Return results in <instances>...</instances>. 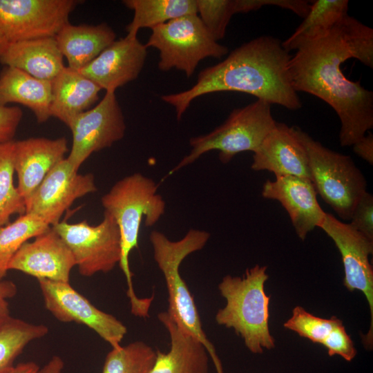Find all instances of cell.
Returning <instances> with one entry per match:
<instances>
[{"label": "cell", "instance_id": "6da1fadb", "mask_svg": "<svg viewBox=\"0 0 373 373\" xmlns=\"http://www.w3.org/2000/svg\"><path fill=\"white\" fill-rule=\"evenodd\" d=\"M341 20L325 35L298 46L289 71L296 93L312 95L334 110L341 122L339 142L346 147L373 128V93L343 73L341 64L354 57Z\"/></svg>", "mask_w": 373, "mask_h": 373}, {"label": "cell", "instance_id": "7a4b0ae2", "mask_svg": "<svg viewBox=\"0 0 373 373\" xmlns=\"http://www.w3.org/2000/svg\"><path fill=\"white\" fill-rule=\"evenodd\" d=\"M291 55L278 39L258 37L235 48L218 64L201 70L189 89L162 95L180 120L195 98L216 92H240L291 111L302 107L289 71Z\"/></svg>", "mask_w": 373, "mask_h": 373}, {"label": "cell", "instance_id": "3957f363", "mask_svg": "<svg viewBox=\"0 0 373 373\" xmlns=\"http://www.w3.org/2000/svg\"><path fill=\"white\" fill-rule=\"evenodd\" d=\"M157 185L153 180L135 173L118 180L101 198L104 212L114 218L119 230L121 259L119 265L126 279V294L131 313L142 318L149 316L154 297L140 298L135 294L128 258L131 251L138 247L143 217L145 226L152 227L165 213L166 203L157 193Z\"/></svg>", "mask_w": 373, "mask_h": 373}, {"label": "cell", "instance_id": "277c9868", "mask_svg": "<svg viewBox=\"0 0 373 373\" xmlns=\"http://www.w3.org/2000/svg\"><path fill=\"white\" fill-rule=\"evenodd\" d=\"M267 269L256 265L242 276L227 275L218 287L226 304L216 312V322L233 329L253 354L275 347L269 327L270 296L265 291L269 278Z\"/></svg>", "mask_w": 373, "mask_h": 373}, {"label": "cell", "instance_id": "5b68a950", "mask_svg": "<svg viewBox=\"0 0 373 373\" xmlns=\"http://www.w3.org/2000/svg\"><path fill=\"white\" fill-rule=\"evenodd\" d=\"M210 238L204 230L190 229L180 240H169L163 233L153 230L149 235L153 258L162 271L168 291L167 312L183 329L197 338L211 358L216 356L200 321L193 296L180 274L182 262L189 255L204 248Z\"/></svg>", "mask_w": 373, "mask_h": 373}, {"label": "cell", "instance_id": "8992f818", "mask_svg": "<svg viewBox=\"0 0 373 373\" xmlns=\"http://www.w3.org/2000/svg\"><path fill=\"white\" fill-rule=\"evenodd\" d=\"M295 132L308 157L310 180L316 193L342 220H350L367 182L350 155L334 151L298 126Z\"/></svg>", "mask_w": 373, "mask_h": 373}, {"label": "cell", "instance_id": "52a82bcc", "mask_svg": "<svg viewBox=\"0 0 373 373\" xmlns=\"http://www.w3.org/2000/svg\"><path fill=\"white\" fill-rule=\"evenodd\" d=\"M271 104L260 100L233 109L227 119L207 134L189 140L191 150L169 171L171 175L197 160L203 154L216 150L223 164L242 152L254 153L276 124Z\"/></svg>", "mask_w": 373, "mask_h": 373}, {"label": "cell", "instance_id": "ba28073f", "mask_svg": "<svg viewBox=\"0 0 373 373\" xmlns=\"http://www.w3.org/2000/svg\"><path fill=\"white\" fill-rule=\"evenodd\" d=\"M151 30L145 46L159 50L158 68L162 71L175 68L190 77L200 61L221 58L228 52L227 47L213 38L198 14L173 19Z\"/></svg>", "mask_w": 373, "mask_h": 373}, {"label": "cell", "instance_id": "9c48e42d", "mask_svg": "<svg viewBox=\"0 0 373 373\" xmlns=\"http://www.w3.org/2000/svg\"><path fill=\"white\" fill-rule=\"evenodd\" d=\"M52 227L68 247L82 276L108 273L119 263L120 233L115 220L108 213H104L103 220L97 225L86 220L77 223L63 220Z\"/></svg>", "mask_w": 373, "mask_h": 373}, {"label": "cell", "instance_id": "30bf717a", "mask_svg": "<svg viewBox=\"0 0 373 373\" xmlns=\"http://www.w3.org/2000/svg\"><path fill=\"white\" fill-rule=\"evenodd\" d=\"M80 1L0 0V28L8 43L55 37Z\"/></svg>", "mask_w": 373, "mask_h": 373}, {"label": "cell", "instance_id": "8fae6325", "mask_svg": "<svg viewBox=\"0 0 373 373\" xmlns=\"http://www.w3.org/2000/svg\"><path fill=\"white\" fill-rule=\"evenodd\" d=\"M72 145L66 157L78 171L90 155L122 140L126 124L115 91H106L102 99L76 116L68 126Z\"/></svg>", "mask_w": 373, "mask_h": 373}, {"label": "cell", "instance_id": "7c38bea8", "mask_svg": "<svg viewBox=\"0 0 373 373\" xmlns=\"http://www.w3.org/2000/svg\"><path fill=\"white\" fill-rule=\"evenodd\" d=\"M338 249L344 269L343 285L350 291H361L368 302L371 323L368 332L363 336L367 350L373 346V269L370 256L373 252V240L354 229L349 223L326 213L320 227Z\"/></svg>", "mask_w": 373, "mask_h": 373}, {"label": "cell", "instance_id": "4fadbf2b", "mask_svg": "<svg viewBox=\"0 0 373 373\" xmlns=\"http://www.w3.org/2000/svg\"><path fill=\"white\" fill-rule=\"evenodd\" d=\"M44 305L53 316L64 323L76 322L95 332L112 348L119 347L127 328L114 316L95 307L70 283L38 280Z\"/></svg>", "mask_w": 373, "mask_h": 373}, {"label": "cell", "instance_id": "5bb4252c", "mask_svg": "<svg viewBox=\"0 0 373 373\" xmlns=\"http://www.w3.org/2000/svg\"><path fill=\"white\" fill-rule=\"evenodd\" d=\"M97 190L92 173L82 174L66 158L45 177L26 202V213L34 215L52 227L73 202Z\"/></svg>", "mask_w": 373, "mask_h": 373}, {"label": "cell", "instance_id": "9a60e30c", "mask_svg": "<svg viewBox=\"0 0 373 373\" xmlns=\"http://www.w3.org/2000/svg\"><path fill=\"white\" fill-rule=\"evenodd\" d=\"M76 266L68 247L51 227L25 242L10 261L8 270H16L39 279L70 283Z\"/></svg>", "mask_w": 373, "mask_h": 373}, {"label": "cell", "instance_id": "2e32d148", "mask_svg": "<svg viewBox=\"0 0 373 373\" xmlns=\"http://www.w3.org/2000/svg\"><path fill=\"white\" fill-rule=\"evenodd\" d=\"M262 196L278 201L287 212L298 237L304 240L319 228L326 213L321 207L310 180L293 175L276 177L262 185Z\"/></svg>", "mask_w": 373, "mask_h": 373}, {"label": "cell", "instance_id": "e0dca14e", "mask_svg": "<svg viewBox=\"0 0 373 373\" xmlns=\"http://www.w3.org/2000/svg\"><path fill=\"white\" fill-rule=\"evenodd\" d=\"M147 48L137 37L115 40L95 59L78 70L102 90L115 91L137 78L147 56Z\"/></svg>", "mask_w": 373, "mask_h": 373}, {"label": "cell", "instance_id": "ac0fdd59", "mask_svg": "<svg viewBox=\"0 0 373 373\" xmlns=\"http://www.w3.org/2000/svg\"><path fill=\"white\" fill-rule=\"evenodd\" d=\"M251 168L268 171L275 177L293 175L310 180L306 150L294 126L282 122H276L254 153Z\"/></svg>", "mask_w": 373, "mask_h": 373}, {"label": "cell", "instance_id": "d6986e66", "mask_svg": "<svg viewBox=\"0 0 373 373\" xmlns=\"http://www.w3.org/2000/svg\"><path fill=\"white\" fill-rule=\"evenodd\" d=\"M68 151V142L64 137L56 139L29 137L15 141L17 188L25 203L48 173L66 158Z\"/></svg>", "mask_w": 373, "mask_h": 373}, {"label": "cell", "instance_id": "ffe728a7", "mask_svg": "<svg viewBox=\"0 0 373 373\" xmlns=\"http://www.w3.org/2000/svg\"><path fill=\"white\" fill-rule=\"evenodd\" d=\"M157 318L169 334L171 347L164 353L156 350V358L149 373H209V353L195 336L180 327L166 312Z\"/></svg>", "mask_w": 373, "mask_h": 373}, {"label": "cell", "instance_id": "44dd1931", "mask_svg": "<svg viewBox=\"0 0 373 373\" xmlns=\"http://www.w3.org/2000/svg\"><path fill=\"white\" fill-rule=\"evenodd\" d=\"M55 37L8 43L0 63L39 79L52 82L65 67Z\"/></svg>", "mask_w": 373, "mask_h": 373}, {"label": "cell", "instance_id": "7402d4cb", "mask_svg": "<svg viewBox=\"0 0 373 373\" xmlns=\"http://www.w3.org/2000/svg\"><path fill=\"white\" fill-rule=\"evenodd\" d=\"M50 117L68 127L80 113L93 107L102 88L79 71L65 66L51 82Z\"/></svg>", "mask_w": 373, "mask_h": 373}, {"label": "cell", "instance_id": "603a6c76", "mask_svg": "<svg viewBox=\"0 0 373 373\" xmlns=\"http://www.w3.org/2000/svg\"><path fill=\"white\" fill-rule=\"evenodd\" d=\"M116 34L106 23L97 25L68 23L55 37L68 67L79 70L95 59L115 40Z\"/></svg>", "mask_w": 373, "mask_h": 373}, {"label": "cell", "instance_id": "cb8c5ba5", "mask_svg": "<svg viewBox=\"0 0 373 373\" xmlns=\"http://www.w3.org/2000/svg\"><path fill=\"white\" fill-rule=\"evenodd\" d=\"M51 82L35 78L15 68L4 66L0 73V105L21 104L33 113L38 123L49 119Z\"/></svg>", "mask_w": 373, "mask_h": 373}, {"label": "cell", "instance_id": "d4e9b609", "mask_svg": "<svg viewBox=\"0 0 373 373\" xmlns=\"http://www.w3.org/2000/svg\"><path fill=\"white\" fill-rule=\"evenodd\" d=\"M347 0H316L310 4L307 14L301 23L283 46L288 51L296 50L303 43L321 37L346 15Z\"/></svg>", "mask_w": 373, "mask_h": 373}, {"label": "cell", "instance_id": "484cf974", "mask_svg": "<svg viewBox=\"0 0 373 373\" xmlns=\"http://www.w3.org/2000/svg\"><path fill=\"white\" fill-rule=\"evenodd\" d=\"M123 3L133 10V20L126 28L130 37H137L140 28H153L173 19L197 14L195 0H124Z\"/></svg>", "mask_w": 373, "mask_h": 373}, {"label": "cell", "instance_id": "4316f807", "mask_svg": "<svg viewBox=\"0 0 373 373\" xmlns=\"http://www.w3.org/2000/svg\"><path fill=\"white\" fill-rule=\"evenodd\" d=\"M48 333L43 324H33L11 316L0 324V373H10L16 358L32 341Z\"/></svg>", "mask_w": 373, "mask_h": 373}, {"label": "cell", "instance_id": "83f0119b", "mask_svg": "<svg viewBox=\"0 0 373 373\" xmlns=\"http://www.w3.org/2000/svg\"><path fill=\"white\" fill-rule=\"evenodd\" d=\"M50 227L29 213L20 215L12 222L0 227V280L6 276L8 264L21 247Z\"/></svg>", "mask_w": 373, "mask_h": 373}, {"label": "cell", "instance_id": "f1b7e54d", "mask_svg": "<svg viewBox=\"0 0 373 373\" xmlns=\"http://www.w3.org/2000/svg\"><path fill=\"white\" fill-rule=\"evenodd\" d=\"M15 140L0 143V227L15 214L26 213L25 201L14 184Z\"/></svg>", "mask_w": 373, "mask_h": 373}, {"label": "cell", "instance_id": "f546056e", "mask_svg": "<svg viewBox=\"0 0 373 373\" xmlns=\"http://www.w3.org/2000/svg\"><path fill=\"white\" fill-rule=\"evenodd\" d=\"M156 358V350L137 341L119 346L107 354L102 373H149Z\"/></svg>", "mask_w": 373, "mask_h": 373}, {"label": "cell", "instance_id": "4dcf8cb0", "mask_svg": "<svg viewBox=\"0 0 373 373\" xmlns=\"http://www.w3.org/2000/svg\"><path fill=\"white\" fill-rule=\"evenodd\" d=\"M341 320L332 316L327 319L316 316L300 306L295 307L291 316L283 326L314 343L321 344Z\"/></svg>", "mask_w": 373, "mask_h": 373}, {"label": "cell", "instance_id": "1f68e13d", "mask_svg": "<svg viewBox=\"0 0 373 373\" xmlns=\"http://www.w3.org/2000/svg\"><path fill=\"white\" fill-rule=\"evenodd\" d=\"M197 14L216 41L222 39L229 22L237 14L236 0H195Z\"/></svg>", "mask_w": 373, "mask_h": 373}, {"label": "cell", "instance_id": "d6a6232c", "mask_svg": "<svg viewBox=\"0 0 373 373\" xmlns=\"http://www.w3.org/2000/svg\"><path fill=\"white\" fill-rule=\"evenodd\" d=\"M347 42L354 59L373 68V30L348 14L342 18Z\"/></svg>", "mask_w": 373, "mask_h": 373}, {"label": "cell", "instance_id": "836d02e7", "mask_svg": "<svg viewBox=\"0 0 373 373\" xmlns=\"http://www.w3.org/2000/svg\"><path fill=\"white\" fill-rule=\"evenodd\" d=\"M322 345L327 349L328 355H338L346 361H352L357 351L351 337L346 332L341 321L332 330Z\"/></svg>", "mask_w": 373, "mask_h": 373}, {"label": "cell", "instance_id": "e575fe53", "mask_svg": "<svg viewBox=\"0 0 373 373\" xmlns=\"http://www.w3.org/2000/svg\"><path fill=\"white\" fill-rule=\"evenodd\" d=\"M349 223L354 229L373 240V196L365 191L356 203Z\"/></svg>", "mask_w": 373, "mask_h": 373}, {"label": "cell", "instance_id": "d590c367", "mask_svg": "<svg viewBox=\"0 0 373 373\" xmlns=\"http://www.w3.org/2000/svg\"><path fill=\"white\" fill-rule=\"evenodd\" d=\"M22 117L20 108L0 105V143L14 140Z\"/></svg>", "mask_w": 373, "mask_h": 373}, {"label": "cell", "instance_id": "8d00e7d4", "mask_svg": "<svg viewBox=\"0 0 373 373\" xmlns=\"http://www.w3.org/2000/svg\"><path fill=\"white\" fill-rule=\"evenodd\" d=\"M17 287L9 280H0V324L10 316L8 299L16 296Z\"/></svg>", "mask_w": 373, "mask_h": 373}, {"label": "cell", "instance_id": "74e56055", "mask_svg": "<svg viewBox=\"0 0 373 373\" xmlns=\"http://www.w3.org/2000/svg\"><path fill=\"white\" fill-rule=\"evenodd\" d=\"M354 153L368 164H373V135L365 134L352 146Z\"/></svg>", "mask_w": 373, "mask_h": 373}, {"label": "cell", "instance_id": "f35d334b", "mask_svg": "<svg viewBox=\"0 0 373 373\" xmlns=\"http://www.w3.org/2000/svg\"><path fill=\"white\" fill-rule=\"evenodd\" d=\"M64 363L61 357L54 356L37 373H62Z\"/></svg>", "mask_w": 373, "mask_h": 373}, {"label": "cell", "instance_id": "ab89813d", "mask_svg": "<svg viewBox=\"0 0 373 373\" xmlns=\"http://www.w3.org/2000/svg\"><path fill=\"white\" fill-rule=\"evenodd\" d=\"M39 365L32 361L21 363L15 366L10 373H37Z\"/></svg>", "mask_w": 373, "mask_h": 373}, {"label": "cell", "instance_id": "60d3db41", "mask_svg": "<svg viewBox=\"0 0 373 373\" xmlns=\"http://www.w3.org/2000/svg\"><path fill=\"white\" fill-rule=\"evenodd\" d=\"M8 44V43L5 37L3 36V32L0 28V55L4 50Z\"/></svg>", "mask_w": 373, "mask_h": 373}]
</instances>
